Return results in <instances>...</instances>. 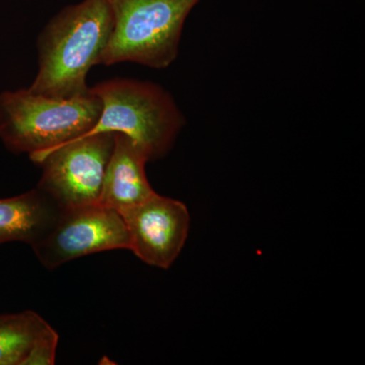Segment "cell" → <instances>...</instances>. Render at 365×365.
Returning <instances> with one entry per match:
<instances>
[{
    "instance_id": "6",
    "label": "cell",
    "mask_w": 365,
    "mask_h": 365,
    "mask_svg": "<svg viewBox=\"0 0 365 365\" xmlns=\"http://www.w3.org/2000/svg\"><path fill=\"white\" fill-rule=\"evenodd\" d=\"M32 248L42 265L51 270L88 255L129 250L128 230L118 211L93 204L61 211L51 230Z\"/></svg>"
},
{
    "instance_id": "3",
    "label": "cell",
    "mask_w": 365,
    "mask_h": 365,
    "mask_svg": "<svg viewBox=\"0 0 365 365\" xmlns=\"http://www.w3.org/2000/svg\"><path fill=\"white\" fill-rule=\"evenodd\" d=\"M102 102L90 93L54 98L19 90L0 95V138L16 153L38 155L86 135L97 124Z\"/></svg>"
},
{
    "instance_id": "4",
    "label": "cell",
    "mask_w": 365,
    "mask_h": 365,
    "mask_svg": "<svg viewBox=\"0 0 365 365\" xmlns=\"http://www.w3.org/2000/svg\"><path fill=\"white\" fill-rule=\"evenodd\" d=\"M113 30L98 64L133 62L169 67L179 54L182 28L200 0H109Z\"/></svg>"
},
{
    "instance_id": "2",
    "label": "cell",
    "mask_w": 365,
    "mask_h": 365,
    "mask_svg": "<svg viewBox=\"0 0 365 365\" xmlns=\"http://www.w3.org/2000/svg\"><path fill=\"white\" fill-rule=\"evenodd\" d=\"M90 91L102 102V112L86 135L120 132L138 144L150 160L162 158L172 150L186 123L172 96L151 81L112 78Z\"/></svg>"
},
{
    "instance_id": "5",
    "label": "cell",
    "mask_w": 365,
    "mask_h": 365,
    "mask_svg": "<svg viewBox=\"0 0 365 365\" xmlns=\"http://www.w3.org/2000/svg\"><path fill=\"white\" fill-rule=\"evenodd\" d=\"M114 137V132L90 134L30 155L42 168L38 188L62 211L98 203Z\"/></svg>"
},
{
    "instance_id": "9",
    "label": "cell",
    "mask_w": 365,
    "mask_h": 365,
    "mask_svg": "<svg viewBox=\"0 0 365 365\" xmlns=\"http://www.w3.org/2000/svg\"><path fill=\"white\" fill-rule=\"evenodd\" d=\"M59 336L35 312L0 316V365H52Z\"/></svg>"
},
{
    "instance_id": "10",
    "label": "cell",
    "mask_w": 365,
    "mask_h": 365,
    "mask_svg": "<svg viewBox=\"0 0 365 365\" xmlns=\"http://www.w3.org/2000/svg\"><path fill=\"white\" fill-rule=\"evenodd\" d=\"M61 211L39 188L0 199V244L16 241L34 246L51 230Z\"/></svg>"
},
{
    "instance_id": "1",
    "label": "cell",
    "mask_w": 365,
    "mask_h": 365,
    "mask_svg": "<svg viewBox=\"0 0 365 365\" xmlns=\"http://www.w3.org/2000/svg\"><path fill=\"white\" fill-rule=\"evenodd\" d=\"M109 0H83L55 16L38 38L39 71L28 90L54 98L90 93L86 76L110 39Z\"/></svg>"
},
{
    "instance_id": "8",
    "label": "cell",
    "mask_w": 365,
    "mask_h": 365,
    "mask_svg": "<svg viewBox=\"0 0 365 365\" xmlns=\"http://www.w3.org/2000/svg\"><path fill=\"white\" fill-rule=\"evenodd\" d=\"M114 139L98 203L122 213L143 203L155 191L146 177L145 165L150 160L143 148L120 132H115Z\"/></svg>"
},
{
    "instance_id": "7",
    "label": "cell",
    "mask_w": 365,
    "mask_h": 365,
    "mask_svg": "<svg viewBox=\"0 0 365 365\" xmlns=\"http://www.w3.org/2000/svg\"><path fill=\"white\" fill-rule=\"evenodd\" d=\"M120 215L128 230L129 250L137 258L148 265L170 268L188 237L187 206L155 192L143 203Z\"/></svg>"
}]
</instances>
